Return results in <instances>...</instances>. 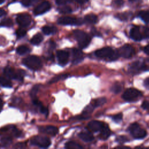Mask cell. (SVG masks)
Masks as SVG:
<instances>
[{"label":"cell","instance_id":"cell-1","mask_svg":"<svg viewBox=\"0 0 149 149\" xmlns=\"http://www.w3.org/2000/svg\"><path fill=\"white\" fill-rule=\"evenodd\" d=\"M95 55L99 58L109 61H115L119 57L118 52L114 51L109 47H104L97 50L95 52Z\"/></svg>","mask_w":149,"mask_h":149},{"label":"cell","instance_id":"cell-2","mask_svg":"<svg viewBox=\"0 0 149 149\" xmlns=\"http://www.w3.org/2000/svg\"><path fill=\"white\" fill-rule=\"evenodd\" d=\"M73 34L78 42V45L81 48H86L90 44L91 38V37L81 30H74L73 31Z\"/></svg>","mask_w":149,"mask_h":149},{"label":"cell","instance_id":"cell-3","mask_svg":"<svg viewBox=\"0 0 149 149\" xmlns=\"http://www.w3.org/2000/svg\"><path fill=\"white\" fill-rule=\"evenodd\" d=\"M23 64L31 70H37L41 68L42 62L41 59L37 56L30 55L22 61Z\"/></svg>","mask_w":149,"mask_h":149},{"label":"cell","instance_id":"cell-4","mask_svg":"<svg viewBox=\"0 0 149 149\" xmlns=\"http://www.w3.org/2000/svg\"><path fill=\"white\" fill-rule=\"evenodd\" d=\"M57 23L63 26H80L84 24L83 19L70 16H63L59 17Z\"/></svg>","mask_w":149,"mask_h":149},{"label":"cell","instance_id":"cell-5","mask_svg":"<svg viewBox=\"0 0 149 149\" xmlns=\"http://www.w3.org/2000/svg\"><path fill=\"white\" fill-rule=\"evenodd\" d=\"M130 134L136 139H142L147 135L146 131L137 123H132L127 129Z\"/></svg>","mask_w":149,"mask_h":149},{"label":"cell","instance_id":"cell-6","mask_svg":"<svg viewBox=\"0 0 149 149\" xmlns=\"http://www.w3.org/2000/svg\"><path fill=\"white\" fill-rule=\"evenodd\" d=\"M142 96V93L134 88H129L125 91L122 97L126 101L133 102L139 100Z\"/></svg>","mask_w":149,"mask_h":149},{"label":"cell","instance_id":"cell-7","mask_svg":"<svg viewBox=\"0 0 149 149\" xmlns=\"http://www.w3.org/2000/svg\"><path fill=\"white\" fill-rule=\"evenodd\" d=\"M52 8V5L49 1L43 0L38 3L33 9V14L37 16L44 15L49 12Z\"/></svg>","mask_w":149,"mask_h":149},{"label":"cell","instance_id":"cell-8","mask_svg":"<svg viewBox=\"0 0 149 149\" xmlns=\"http://www.w3.org/2000/svg\"><path fill=\"white\" fill-rule=\"evenodd\" d=\"M5 76L9 79H16L19 81H22L25 74V72L22 69L15 72L13 69L10 67H6L3 70Z\"/></svg>","mask_w":149,"mask_h":149},{"label":"cell","instance_id":"cell-9","mask_svg":"<svg viewBox=\"0 0 149 149\" xmlns=\"http://www.w3.org/2000/svg\"><path fill=\"white\" fill-rule=\"evenodd\" d=\"M30 142L32 145L42 148L48 147L51 144V140L48 137L42 136H36L33 137Z\"/></svg>","mask_w":149,"mask_h":149},{"label":"cell","instance_id":"cell-10","mask_svg":"<svg viewBox=\"0 0 149 149\" xmlns=\"http://www.w3.org/2000/svg\"><path fill=\"white\" fill-rule=\"evenodd\" d=\"M148 70H149V68L144 62L141 61L132 62L128 68V71L132 74H137Z\"/></svg>","mask_w":149,"mask_h":149},{"label":"cell","instance_id":"cell-11","mask_svg":"<svg viewBox=\"0 0 149 149\" xmlns=\"http://www.w3.org/2000/svg\"><path fill=\"white\" fill-rule=\"evenodd\" d=\"M31 17L27 13H19L16 16V22L17 24L23 28L29 27L31 23Z\"/></svg>","mask_w":149,"mask_h":149},{"label":"cell","instance_id":"cell-12","mask_svg":"<svg viewBox=\"0 0 149 149\" xmlns=\"http://www.w3.org/2000/svg\"><path fill=\"white\" fill-rule=\"evenodd\" d=\"M118 52L119 56H121L125 58H129L132 57L135 53L134 48L129 44H125L122 46L119 49Z\"/></svg>","mask_w":149,"mask_h":149},{"label":"cell","instance_id":"cell-13","mask_svg":"<svg viewBox=\"0 0 149 149\" xmlns=\"http://www.w3.org/2000/svg\"><path fill=\"white\" fill-rule=\"evenodd\" d=\"M56 56L59 64L61 66H65L68 63L69 61V54L67 51L59 50L56 52Z\"/></svg>","mask_w":149,"mask_h":149},{"label":"cell","instance_id":"cell-14","mask_svg":"<svg viewBox=\"0 0 149 149\" xmlns=\"http://www.w3.org/2000/svg\"><path fill=\"white\" fill-rule=\"evenodd\" d=\"M104 123L98 120H92L87 125V129L92 132H100L104 125Z\"/></svg>","mask_w":149,"mask_h":149},{"label":"cell","instance_id":"cell-15","mask_svg":"<svg viewBox=\"0 0 149 149\" xmlns=\"http://www.w3.org/2000/svg\"><path fill=\"white\" fill-rule=\"evenodd\" d=\"M130 37L134 41H139L143 39V35L139 26H133L130 30Z\"/></svg>","mask_w":149,"mask_h":149},{"label":"cell","instance_id":"cell-16","mask_svg":"<svg viewBox=\"0 0 149 149\" xmlns=\"http://www.w3.org/2000/svg\"><path fill=\"white\" fill-rule=\"evenodd\" d=\"M39 131L47 134L54 136L58 133V129L54 126H45L39 127Z\"/></svg>","mask_w":149,"mask_h":149},{"label":"cell","instance_id":"cell-17","mask_svg":"<svg viewBox=\"0 0 149 149\" xmlns=\"http://www.w3.org/2000/svg\"><path fill=\"white\" fill-rule=\"evenodd\" d=\"M83 59L82 51L78 48L72 49V63L74 65L80 62Z\"/></svg>","mask_w":149,"mask_h":149},{"label":"cell","instance_id":"cell-18","mask_svg":"<svg viewBox=\"0 0 149 149\" xmlns=\"http://www.w3.org/2000/svg\"><path fill=\"white\" fill-rule=\"evenodd\" d=\"M84 23L88 24H96L98 21V18L97 15L94 13H88L83 18Z\"/></svg>","mask_w":149,"mask_h":149},{"label":"cell","instance_id":"cell-19","mask_svg":"<svg viewBox=\"0 0 149 149\" xmlns=\"http://www.w3.org/2000/svg\"><path fill=\"white\" fill-rule=\"evenodd\" d=\"M132 16H133V13L130 11L118 13L114 15V17L116 19L120 21H127L130 18L132 17Z\"/></svg>","mask_w":149,"mask_h":149},{"label":"cell","instance_id":"cell-20","mask_svg":"<svg viewBox=\"0 0 149 149\" xmlns=\"http://www.w3.org/2000/svg\"><path fill=\"white\" fill-rule=\"evenodd\" d=\"M100 132V133L99 137L103 140H107L111 135V130L108 127V126H107V125L106 124H104L103 127L101 129V130Z\"/></svg>","mask_w":149,"mask_h":149},{"label":"cell","instance_id":"cell-21","mask_svg":"<svg viewBox=\"0 0 149 149\" xmlns=\"http://www.w3.org/2000/svg\"><path fill=\"white\" fill-rule=\"evenodd\" d=\"M56 10L59 13L61 14H69L73 12L72 8L69 5H65L61 6H58Z\"/></svg>","mask_w":149,"mask_h":149},{"label":"cell","instance_id":"cell-22","mask_svg":"<svg viewBox=\"0 0 149 149\" xmlns=\"http://www.w3.org/2000/svg\"><path fill=\"white\" fill-rule=\"evenodd\" d=\"M137 16L146 24H149V10H140L137 13Z\"/></svg>","mask_w":149,"mask_h":149},{"label":"cell","instance_id":"cell-23","mask_svg":"<svg viewBox=\"0 0 149 149\" xmlns=\"http://www.w3.org/2000/svg\"><path fill=\"white\" fill-rule=\"evenodd\" d=\"M42 33L45 35L55 34L57 32V28L54 26H44L41 29Z\"/></svg>","mask_w":149,"mask_h":149},{"label":"cell","instance_id":"cell-24","mask_svg":"<svg viewBox=\"0 0 149 149\" xmlns=\"http://www.w3.org/2000/svg\"><path fill=\"white\" fill-rule=\"evenodd\" d=\"M78 136L80 139L85 142H90L94 140V136L90 132H81L79 134Z\"/></svg>","mask_w":149,"mask_h":149},{"label":"cell","instance_id":"cell-25","mask_svg":"<svg viewBox=\"0 0 149 149\" xmlns=\"http://www.w3.org/2000/svg\"><path fill=\"white\" fill-rule=\"evenodd\" d=\"M13 25V22L12 19L9 17H5L2 19L0 22V27H11Z\"/></svg>","mask_w":149,"mask_h":149},{"label":"cell","instance_id":"cell-26","mask_svg":"<svg viewBox=\"0 0 149 149\" xmlns=\"http://www.w3.org/2000/svg\"><path fill=\"white\" fill-rule=\"evenodd\" d=\"M43 40V37L41 33H37L31 39L30 42L33 45H38Z\"/></svg>","mask_w":149,"mask_h":149},{"label":"cell","instance_id":"cell-27","mask_svg":"<svg viewBox=\"0 0 149 149\" xmlns=\"http://www.w3.org/2000/svg\"><path fill=\"white\" fill-rule=\"evenodd\" d=\"M65 148L68 149H81L83 148V147L75 141H70L65 144Z\"/></svg>","mask_w":149,"mask_h":149},{"label":"cell","instance_id":"cell-28","mask_svg":"<svg viewBox=\"0 0 149 149\" xmlns=\"http://www.w3.org/2000/svg\"><path fill=\"white\" fill-rule=\"evenodd\" d=\"M106 101H107V100L105 97H101V98H98L94 100L91 104L95 108H97V107L102 105L103 104H104L106 102Z\"/></svg>","mask_w":149,"mask_h":149},{"label":"cell","instance_id":"cell-29","mask_svg":"<svg viewBox=\"0 0 149 149\" xmlns=\"http://www.w3.org/2000/svg\"><path fill=\"white\" fill-rule=\"evenodd\" d=\"M38 1V0H20V3L24 8H29L35 5Z\"/></svg>","mask_w":149,"mask_h":149},{"label":"cell","instance_id":"cell-30","mask_svg":"<svg viewBox=\"0 0 149 149\" xmlns=\"http://www.w3.org/2000/svg\"><path fill=\"white\" fill-rule=\"evenodd\" d=\"M122 88H123L122 84L119 82H116L112 85V86L111 88V90L113 93L115 94H118L122 91Z\"/></svg>","mask_w":149,"mask_h":149},{"label":"cell","instance_id":"cell-31","mask_svg":"<svg viewBox=\"0 0 149 149\" xmlns=\"http://www.w3.org/2000/svg\"><path fill=\"white\" fill-rule=\"evenodd\" d=\"M125 1L124 0H112L111 5V6L116 9L122 8L125 5Z\"/></svg>","mask_w":149,"mask_h":149},{"label":"cell","instance_id":"cell-32","mask_svg":"<svg viewBox=\"0 0 149 149\" xmlns=\"http://www.w3.org/2000/svg\"><path fill=\"white\" fill-rule=\"evenodd\" d=\"M0 85L4 87H8V88L12 87L11 81L3 76H0Z\"/></svg>","mask_w":149,"mask_h":149},{"label":"cell","instance_id":"cell-33","mask_svg":"<svg viewBox=\"0 0 149 149\" xmlns=\"http://www.w3.org/2000/svg\"><path fill=\"white\" fill-rule=\"evenodd\" d=\"M29 51H30L29 48L27 47H26V45H20V46L18 47L16 49V52L20 55H24V54L28 53L29 52Z\"/></svg>","mask_w":149,"mask_h":149},{"label":"cell","instance_id":"cell-34","mask_svg":"<svg viewBox=\"0 0 149 149\" xmlns=\"http://www.w3.org/2000/svg\"><path fill=\"white\" fill-rule=\"evenodd\" d=\"M68 77V74H59V75H58L54 77H53L49 82V84L51 83H55V82H56L60 80H62V79H65L66 78H67Z\"/></svg>","mask_w":149,"mask_h":149},{"label":"cell","instance_id":"cell-35","mask_svg":"<svg viewBox=\"0 0 149 149\" xmlns=\"http://www.w3.org/2000/svg\"><path fill=\"white\" fill-rule=\"evenodd\" d=\"M16 35L17 36V38H22L23 37H24L26 34V30L23 28V27H20V28H19L17 29L16 30Z\"/></svg>","mask_w":149,"mask_h":149},{"label":"cell","instance_id":"cell-36","mask_svg":"<svg viewBox=\"0 0 149 149\" xmlns=\"http://www.w3.org/2000/svg\"><path fill=\"white\" fill-rule=\"evenodd\" d=\"M74 0H55V3L57 6H61L65 5H69L72 3Z\"/></svg>","mask_w":149,"mask_h":149},{"label":"cell","instance_id":"cell-37","mask_svg":"<svg viewBox=\"0 0 149 149\" xmlns=\"http://www.w3.org/2000/svg\"><path fill=\"white\" fill-rule=\"evenodd\" d=\"M39 85H35L31 89V91H30V95L31 96V97L33 98V99L36 98V94L38 91L39 90Z\"/></svg>","mask_w":149,"mask_h":149},{"label":"cell","instance_id":"cell-38","mask_svg":"<svg viewBox=\"0 0 149 149\" xmlns=\"http://www.w3.org/2000/svg\"><path fill=\"white\" fill-rule=\"evenodd\" d=\"M1 143H2L3 146H6L9 145V144L12 143V139H11L10 137H3V138L1 139Z\"/></svg>","mask_w":149,"mask_h":149},{"label":"cell","instance_id":"cell-39","mask_svg":"<svg viewBox=\"0 0 149 149\" xmlns=\"http://www.w3.org/2000/svg\"><path fill=\"white\" fill-rule=\"evenodd\" d=\"M123 115L122 113H119L116 115H114L112 116V120L115 122H119L122 120Z\"/></svg>","mask_w":149,"mask_h":149},{"label":"cell","instance_id":"cell-40","mask_svg":"<svg viewBox=\"0 0 149 149\" xmlns=\"http://www.w3.org/2000/svg\"><path fill=\"white\" fill-rule=\"evenodd\" d=\"M116 141H118V143H120V144H123L125 142H127L129 141V139L125 136H118L116 139Z\"/></svg>","mask_w":149,"mask_h":149},{"label":"cell","instance_id":"cell-41","mask_svg":"<svg viewBox=\"0 0 149 149\" xmlns=\"http://www.w3.org/2000/svg\"><path fill=\"white\" fill-rule=\"evenodd\" d=\"M12 134L15 137H20L21 136V134H22V132L19 130H18L17 128H16L15 127H12Z\"/></svg>","mask_w":149,"mask_h":149},{"label":"cell","instance_id":"cell-42","mask_svg":"<svg viewBox=\"0 0 149 149\" xmlns=\"http://www.w3.org/2000/svg\"><path fill=\"white\" fill-rule=\"evenodd\" d=\"M141 108L149 112V102L147 101H144L141 104Z\"/></svg>","mask_w":149,"mask_h":149},{"label":"cell","instance_id":"cell-43","mask_svg":"<svg viewBox=\"0 0 149 149\" xmlns=\"http://www.w3.org/2000/svg\"><path fill=\"white\" fill-rule=\"evenodd\" d=\"M143 37L149 38V27H144L143 29Z\"/></svg>","mask_w":149,"mask_h":149},{"label":"cell","instance_id":"cell-44","mask_svg":"<svg viewBox=\"0 0 149 149\" xmlns=\"http://www.w3.org/2000/svg\"><path fill=\"white\" fill-rule=\"evenodd\" d=\"M40 112L43 113V114H45V115H48V109L45 107L44 105H42L41 107L40 108Z\"/></svg>","mask_w":149,"mask_h":149},{"label":"cell","instance_id":"cell-45","mask_svg":"<svg viewBox=\"0 0 149 149\" xmlns=\"http://www.w3.org/2000/svg\"><path fill=\"white\" fill-rule=\"evenodd\" d=\"M76 3L80 5H84L87 3L90 0H74Z\"/></svg>","mask_w":149,"mask_h":149},{"label":"cell","instance_id":"cell-46","mask_svg":"<svg viewBox=\"0 0 149 149\" xmlns=\"http://www.w3.org/2000/svg\"><path fill=\"white\" fill-rule=\"evenodd\" d=\"M7 15V12L6 11L2 9V8H0V17H2L5 16Z\"/></svg>","mask_w":149,"mask_h":149},{"label":"cell","instance_id":"cell-47","mask_svg":"<svg viewBox=\"0 0 149 149\" xmlns=\"http://www.w3.org/2000/svg\"><path fill=\"white\" fill-rule=\"evenodd\" d=\"M144 86L145 87L149 90V77L146 78L144 81Z\"/></svg>","mask_w":149,"mask_h":149},{"label":"cell","instance_id":"cell-48","mask_svg":"<svg viewBox=\"0 0 149 149\" xmlns=\"http://www.w3.org/2000/svg\"><path fill=\"white\" fill-rule=\"evenodd\" d=\"M143 51L144 52L145 54H146L147 55H149V44H148L147 45H146L144 48H143Z\"/></svg>","mask_w":149,"mask_h":149},{"label":"cell","instance_id":"cell-49","mask_svg":"<svg viewBox=\"0 0 149 149\" xmlns=\"http://www.w3.org/2000/svg\"><path fill=\"white\" fill-rule=\"evenodd\" d=\"M91 33L93 34V35H94V36H100V33L98 32V31H97V30L96 29H93L92 30H91Z\"/></svg>","mask_w":149,"mask_h":149},{"label":"cell","instance_id":"cell-50","mask_svg":"<svg viewBox=\"0 0 149 149\" xmlns=\"http://www.w3.org/2000/svg\"><path fill=\"white\" fill-rule=\"evenodd\" d=\"M3 102L2 100L0 98V111L2 109V108L3 107Z\"/></svg>","mask_w":149,"mask_h":149},{"label":"cell","instance_id":"cell-51","mask_svg":"<svg viewBox=\"0 0 149 149\" xmlns=\"http://www.w3.org/2000/svg\"><path fill=\"white\" fill-rule=\"evenodd\" d=\"M6 1V0H0V5L4 3V2Z\"/></svg>","mask_w":149,"mask_h":149},{"label":"cell","instance_id":"cell-52","mask_svg":"<svg viewBox=\"0 0 149 149\" xmlns=\"http://www.w3.org/2000/svg\"><path fill=\"white\" fill-rule=\"evenodd\" d=\"M12 2H17L18 0H12Z\"/></svg>","mask_w":149,"mask_h":149}]
</instances>
